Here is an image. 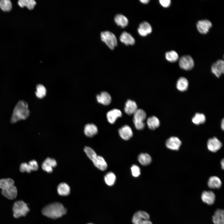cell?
Wrapping results in <instances>:
<instances>
[{"label":"cell","instance_id":"ab89813d","mask_svg":"<svg viewBox=\"0 0 224 224\" xmlns=\"http://www.w3.org/2000/svg\"><path fill=\"white\" fill-rule=\"evenodd\" d=\"M159 1L161 5L164 7H169L171 4L170 0H160Z\"/></svg>","mask_w":224,"mask_h":224},{"label":"cell","instance_id":"4316f807","mask_svg":"<svg viewBox=\"0 0 224 224\" xmlns=\"http://www.w3.org/2000/svg\"><path fill=\"white\" fill-rule=\"evenodd\" d=\"M139 162L142 165L146 166L151 162L152 159L150 156L147 153H141L138 156Z\"/></svg>","mask_w":224,"mask_h":224},{"label":"cell","instance_id":"52a82bcc","mask_svg":"<svg viewBox=\"0 0 224 224\" xmlns=\"http://www.w3.org/2000/svg\"><path fill=\"white\" fill-rule=\"evenodd\" d=\"M179 65L182 69L188 71L193 68L194 66V62L190 56L185 55L180 58L179 61Z\"/></svg>","mask_w":224,"mask_h":224},{"label":"cell","instance_id":"836d02e7","mask_svg":"<svg viewBox=\"0 0 224 224\" xmlns=\"http://www.w3.org/2000/svg\"><path fill=\"white\" fill-rule=\"evenodd\" d=\"M35 95L39 98H42L46 94V90L45 87L42 85L39 84L37 85L36 87Z\"/></svg>","mask_w":224,"mask_h":224},{"label":"cell","instance_id":"cb8c5ba5","mask_svg":"<svg viewBox=\"0 0 224 224\" xmlns=\"http://www.w3.org/2000/svg\"><path fill=\"white\" fill-rule=\"evenodd\" d=\"M208 184L209 187L210 188L218 189L221 187L222 182L218 177L213 176L209 178Z\"/></svg>","mask_w":224,"mask_h":224},{"label":"cell","instance_id":"f546056e","mask_svg":"<svg viewBox=\"0 0 224 224\" xmlns=\"http://www.w3.org/2000/svg\"><path fill=\"white\" fill-rule=\"evenodd\" d=\"M18 3L20 7L25 6L30 10L33 9L36 4V2L34 0H20Z\"/></svg>","mask_w":224,"mask_h":224},{"label":"cell","instance_id":"83f0119b","mask_svg":"<svg viewBox=\"0 0 224 224\" xmlns=\"http://www.w3.org/2000/svg\"><path fill=\"white\" fill-rule=\"evenodd\" d=\"M70 190L69 186L65 183H60L57 187L58 193L61 196H67L69 194Z\"/></svg>","mask_w":224,"mask_h":224},{"label":"cell","instance_id":"d4e9b609","mask_svg":"<svg viewBox=\"0 0 224 224\" xmlns=\"http://www.w3.org/2000/svg\"><path fill=\"white\" fill-rule=\"evenodd\" d=\"M189 85L187 79L183 77H180L177 81L176 87L177 89L180 91H186Z\"/></svg>","mask_w":224,"mask_h":224},{"label":"cell","instance_id":"7a4b0ae2","mask_svg":"<svg viewBox=\"0 0 224 224\" xmlns=\"http://www.w3.org/2000/svg\"><path fill=\"white\" fill-rule=\"evenodd\" d=\"M28 107V104L26 102L23 100L18 101L14 109L11 122L14 123L27 118L30 114Z\"/></svg>","mask_w":224,"mask_h":224},{"label":"cell","instance_id":"5bb4252c","mask_svg":"<svg viewBox=\"0 0 224 224\" xmlns=\"http://www.w3.org/2000/svg\"><path fill=\"white\" fill-rule=\"evenodd\" d=\"M138 31L141 36L145 37L152 32V28L148 22L143 21L140 24L138 29Z\"/></svg>","mask_w":224,"mask_h":224},{"label":"cell","instance_id":"e0dca14e","mask_svg":"<svg viewBox=\"0 0 224 224\" xmlns=\"http://www.w3.org/2000/svg\"><path fill=\"white\" fill-rule=\"evenodd\" d=\"M98 102L104 105H108L111 101V98L107 92L103 91L96 96Z\"/></svg>","mask_w":224,"mask_h":224},{"label":"cell","instance_id":"7bdbcfd3","mask_svg":"<svg viewBox=\"0 0 224 224\" xmlns=\"http://www.w3.org/2000/svg\"><path fill=\"white\" fill-rule=\"evenodd\" d=\"M221 165L222 168L223 169H224V159H222L221 162Z\"/></svg>","mask_w":224,"mask_h":224},{"label":"cell","instance_id":"ba28073f","mask_svg":"<svg viewBox=\"0 0 224 224\" xmlns=\"http://www.w3.org/2000/svg\"><path fill=\"white\" fill-rule=\"evenodd\" d=\"M212 72L217 77H219L224 72V62L219 60L214 63L211 67Z\"/></svg>","mask_w":224,"mask_h":224},{"label":"cell","instance_id":"7c38bea8","mask_svg":"<svg viewBox=\"0 0 224 224\" xmlns=\"http://www.w3.org/2000/svg\"><path fill=\"white\" fill-rule=\"evenodd\" d=\"M57 165L56 161L54 159L48 157L43 162L42 168L44 171L51 173L53 171V168L56 167Z\"/></svg>","mask_w":224,"mask_h":224},{"label":"cell","instance_id":"74e56055","mask_svg":"<svg viewBox=\"0 0 224 224\" xmlns=\"http://www.w3.org/2000/svg\"><path fill=\"white\" fill-rule=\"evenodd\" d=\"M132 175L134 177L139 176L141 173L140 168L136 165H133L131 168Z\"/></svg>","mask_w":224,"mask_h":224},{"label":"cell","instance_id":"1f68e13d","mask_svg":"<svg viewBox=\"0 0 224 224\" xmlns=\"http://www.w3.org/2000/svg\"><path fill=\"white\" fill-rule=\"evenodd\" d=\"M205 121V115L203 114L200 113H196L192 119V122L196 125L203 124Z\"/></svg>","mask_w":224,"mask_h":224},{"label":"cell","instance_id":"e575fe53","mask_svg":"<svg viewBox=\"0 0 224 224\" xmlns=\"http://www.w3.org/2000/svg\"><path fill=\"white\" fill-rule=\"evenodd\" d=\"M0 8L4 11H9L12 8V4L9 0H0Z\"/></svg>","mask_w":224,"mask_h":224},{"label":"cell","instance_id":"d6a6232c","mask_svg":"<svg viewBox=\"0 0 224 224\" xmlns=\"http://www.w3.org/2000/svg\"><path fill=\"white\" fill-rule=\"evenodd\" d=\"M165 57L166 59L170 62H175L179 58L177 53L173 50L167 52L165 54Z\"/></svg>","mask_w":224,"mask_h":224},{"label":"cell","instance_id":"d590c367","mask_svg":"<svg viewBox=\"0 0 224 224\" xmlns=\"http://www.w3.org/2000/svg\"><path fill=\"white\" fill-rule=\"evenodd\" d=\"M84 151L88 157L92 161L97 156L95 152L90 147H86Z\"/></svg>","mask_w":224,"mask_h":224},{"label":"cell","instance_id":"3957f363","mask_svg":"<svg viewBox=\"0 0 224 224\" xmlns=\"http://www.w3.org/2000/svg\"><path fill=\"white\" fill-rule=\"evenodd\" d=\"M14 181L11 178L0 179V189L2 194L9 199H13L17 196V191L14 184Z\"/></svg>","mask_w":224,"mask_h":224},{"label":"cell","instance_id":"ac0fdd59","mask_svg":"<svg viewBox=\"0 0 224 224\" xmlns=\"http://www.w3.org/2000/svg\"><path fill=\"white\" fill-rule=\"evenodd\" d=\"M119 39L121 42L126 45H133L135 43L134 38L129 33L126 31L121 33Z\"/></svg>","mask_w":224,"mask_h":224},{"label":"cell","instance_id":"8fae6325","mask_svg":"<svg viewBox=\"0 0 224 224\" xmlns=\"http://www.w3.org/2000/svg\"><path fill=\"white\" fill-rule=\"evenodd\" d=\"M222 147L221 142L216 137L208 139L207 142V147L211 152H216Z\"/></svg>","mask_w":224,"mask_h":224},{"label":"cell","instance_id":"f35d334b","mask_svg":"<svg viewBox=\"0 0 224 224\" xmlns=\"http://www.w3.org/2000/svg\"><path fill=\"white\" fill-rule=\"evenodd\" d=\"M32 169V171H36L38 170L39 166L37 162L35 160H33L29 162Z\"/></svg>","mask_w":224,"mask_h":224},{"label":"cell","instance_id":"277c9868","mask_svg":"<svg viewBox=\"0 0 224 224\" xmlns=\"http://www.w3.org/2000/svg\"><path fill=\"white\" fill-rule=\"evenodd\" d=\"M12 210L14 217H19L25 216L30 211V209L27 204L22 200L16 201L14 204Z\"/></svg>","mask_w":224,"mask_h":224},{"label":"cell","instance_id":"7402d4cb","mask_svg":"<svg viewBox=\"0 0 224 224\" xmlns=\"http://www.w3.org/2000/svg\"><path fill=\"white\" fill-rule=\"evenodd\" d=\"M98 132L97 126L93 124H86L84 127V133L85 135L89 137H92Z\"/></svg>","mask_w":224,"mask_h":224},{"label":"cell","instance_id":"8d00e7d4","mask_svg":"<svg viewBox=\"0 0 224 224\" xmlns=\"http://www.w3.org/2000/svg\"><path fill=\"white\" fill-rule=\"evenodd\" d=\"M20 170L21 172H26L29 173L32 171V169L29 163H23L21 164L20 166Z\"/></svg>","mask_w":224,"mask_h":224},{"label":"cell","instance_id":"f1b7e54d","mask_svg":"<svg viewBox=\"0 0 224 224\" xmlns=\"http://www.w3.org/2000/svg\"><path fill=\"white\" fill-rule=\"evenodd\" d=\"M147 124L149 128L151 130H155L158 128L160 125L159 119L155 116H152L148 118Z\"/></svg>","mask_w":224,"mask_h":224},{"label":"cell","instance_id":"2e32d148","mask_svg":"<svg viewBox=\"0 0 224 224\" xmlns=\"http://www.w3.org/2000/svg\"><path fill=\"white\" fill-rule=\"evenodd\" d=\"M122 115L121 111L117 109H113L107 114V118L109 122L111 124H114L117 119Z\"/></svg>","mask_w":224,"mask_h":224},{"label":"cell","instance_id":"ffe728a7","mask_svg":"<svg viewBox=\"0 0 224 224\" xmlns=\"http://www.w3.org/2000/svg\"><path fill=\"white\" fill-rule=\"evenodd\" d=\"M94 165L98 169L102 170H105L107 167V164L103 157L97 156L92 161Z\"/></svg>","mask_w":224,"mask_h":224},{"label":"cell","instance_id":"ee69618b","mask_svg":"<svg viewBox=\"0 0 224 224\" xmlns=\"http://www.w3.org/2000/svg\"><path fill=\"white\" fill-rule=\"evenodd\" d=\"M93 224L90 223H88V224Z\"/></svg>","mask_w":224,"mask_h":224},{"label":"cell","instance_id":"d6986e66","mask_svg":"<svg viewBox=\"0 0 224 224\" xmlns=\"http://www.w3.org/2000/svg\"><path fill=\"white\" fill-rule=\"evenodd\" d=\"M214 224H224V212L223 209H218L215 211L212 217Z\"/></svg>","mask_w":224,"mask_h":224},{"label":"cell","instance_id":"60d3db41","mask_svg":"<svg viewBox=\"0 0 224 224\" xmlns=\"http://www.w3.org/2000/svg\"><path fill=\"white\" fill-rule=\"evenodd\" d=\"M140 1L143 4H146L148 3V2H149V0H140Z\"/></svg>","mask_w":224,"mask_h":224},{"label":"cell","instance_id":"5b68a950","mask_svg":"<svg viewBox=\"0 0 224 224\" xmlns=\"http://www.w3.org/2000/svg\"><path fill=\"white\" fill-rule=\"evenodd\" d=\"M100 38L101 40L112 50H113L117 45L116 36L114 34L109 31L102 32L100 33Z\"/></svg>","mask_w":224,"mask_h":224},{"label":"cell","instance_id":"484cf974","mask_svg":"<svg viewBox=\"0 0 224 224\" xmlns=\"http://www.w3.org/2000/svg\"><path fill=\"white\" fill-rule=\"evenodd\" d=\"M133 114V122H144L143 121L146 117V114L145 111L141 109H137Z\"/></svg>","mask_w":224,"mask_h":224},{"label":"cell","instance_id":"6da1fadb","mask_svg":"<svg viewBox=\"0 0 224 224\" xmlns=\"http://www.w3.org/2000/svg\"><path fill=\"white\" fill-rule=\"evenodd\" d=\"M66 209L61 203L55 202L50 204L44 207L42 213L44 216L53 219L61 217L65 214Z\"/></svg>","mask_w":224,"mask_h":224},{"label":"cell","instance_id":"44dd1931","mask_svg":"<svg viewBox=\"0 0 224 224\" xmlns=\"http://www.w3.org/2000/svg\"><path fill=\"white\" fill-rule=\"evenodd\" d=\"M137 109V104L134 101L128 100L126 102L124 111L128 115L134 114Z\"/></svg>","mask_w":224,"mask_h":224},{"label":"cell","instance_id":"8992f818","mask_svg":"<svg viewBox=\"0 0 224 224\" xmlns=\"http://www.w3.org/2000/svg\"><path fill=\"white\" fill-rule=\"evenodd\" d=\"M149 219L150 216L148 213L139 211L134 214L132 221L133 224H152Z\"/></svg>","mask_w":224,"mask_h":224},{"label":"cell","instance_id":"9c48e42d","mask_svg":"<svg viewBox=\"0 0 224 224\" xmlns=\"http://www.w3.org/2000/svg\"><path fill=\"white\" fill-rule=\"evenodd\" d=\"M212 24L209 20H203L198 21L197 24V29L201 34H204L208 33L212 27Z\"/></svg>","mask_w":224,"mask_h":224},{"label":"cell","instance_id":"b9f144b4","mask_svg":"<svg viewBox=\"0 0 224 224\" xmlns=\"http://www.w3.org/2000/svg\"><path fill=\"white\" fill-rule=\"evenodd\" d=\"M221 127L222 129L223 130L224 128V119H222V120L221 123Z\"/></svg>","mask_w":224,"mask_h":224},{"label":"cell","instance_id":"603a6c76","mask_svg":"<svg viewBox=\"0 0 224 224\" xmlns=\"http://www.w3.org/2000/svg\"><path fill=\"white\" fill-rule=\"evenodd\" d=\"M114 20L117 25L122 28L126 27L128 25V23L127 18L121 14L116 15L114 18Z\"/></svg>","mask_w":224,"mask_h":224},{"label":"cell","instance_id":"30bf717a","mask_svg":"<svg viewBox=\"0 0 224 224\" xmlns=\"http://www.w3.org/2000/svg\"><path fill=\"white\" fill-rule=\"evenodd\" d=\"M166 147L170 149L178 150L181 145V142L177 137H172L166 140Z\"/></svg>","mask_w":224,"mask_h":224},{"label":"cell","instance_id":"9a60e30c","mask_svg":"<svg viewBox=\"0 0 224 224\" xmlns=\"http://www.w3.org/2000/svg\"><path fill=\"white\" fill-rule=\"evenodd\" d=\"M201 199L204 203L209 205L213 204L215 200V195L214 193L211 191H205L201 194Z\"/></svg>","mask_w":224,"mask_h":224},{"label":"cell","instance_id":"4fadbf2b","mask_svg":"<svg viewBox=\"0 0 224 224\" xmlns=\"http://www.w3.org/2000/svg\"><path fill=\"white\" fill-rule=\"evenodd\" d=\"M119 133L121 138L125 140H129L133 135L132 129L128 125H125L119 129Z\"/></svg>","mask_w":224,"mask_h":224},{"label":"cell","instance_id":"4dcf8cb0","mask_svg":"<svg viewBox=\"0 0 224 224\" xmlns=\"http://www.w3.org/2000/svg\"><path fill=\"white\" fill-rule=\"evenodd\" d=\"M116 176L112 172H110L107 173L104 177V180L105 183L109 186L113 185L115 182Z\"/></svg>","mask_w":224,"mask_h":224}]
</instances>
